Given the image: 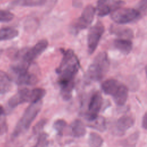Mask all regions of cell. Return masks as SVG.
Instances as JSON below:
<instances>
[{
    "label": "cell",
    "instance_id": "obj_12",
    "mask_svg": "<svg viewBox=\"0 0 147 147\" xmlns=\"http://www.w3.org/2000/svg\"><path fill=\"white\" fill-rule=\"evenodd\" d=\"M128 88L124 84H120L119 87L112 96L114 102L118 106H123L128 98Z\"/></svg>",
    "mask_w": 147,
    "mask_h": 147
},
{
    "label": "cell",
    "instance_id": "obj_19",
    "mask_svg": "<svg viewBox=\"0 0 147 147\" xmlns=\"http://www.w3.org/2000/svg\"><path fill=\"white\" fill-rule=\"evenodd\" d=\"M87 126L99 131H104L106 129V122L102 116L98 115L95 118L87 121Z\"/></svg>",
    "mask_w": 147,
    "mask_h": 147
},
{
    "label": "cell",
    "instance_id": "obj_30",
    "mask_svg": "<svg viewBox=\"0 0 147 147\" xmlns=\"http://www.w3.org/2000/svg\"><path fill=\"white\" fill-rule=\"evenodd\" d=\"M141 14H145L146 10V0H141L138 4V9H137Z\"/></svg>",
    "mask_w": 147,
    "mask_h": 147
},
{
    "label": "cell",
    "instance_id": "obj_9",
    "mask_svg": "<svg viewBox=\"0 0 147 147\" xmlns=\"http://www.w3.org/2000/svg\"><path fill=\"white\" fill-rule=\"evenodd\" d=\"M30 90L24 88L20 90L17 93L13 95L8 100V106L10 109H14L25 102H29Z\"/></svg>",
    "mask_w": 147,
    "mask_h": 147
},
{
    "label": "cell",
    "instance_id": "obj_15",
    "mask_svg": "<svg viewBox=\"0 0 147 147\" xmlns=\"http://www.w3.org/2000/svg\"><path fill=\"white\" fill-rule=\"evenodd\" d=\"M69 129L72 136L76 138L84 136L86 133L85 125L81 120L79 119L74 120L71 123Z\"/></svg>",
    "mask_w": 147,
    "mask_h": 147
},
{
    "label": "cell",
    "instance_id": "obj_25",
    "mask_svg": "<svg viewBox=\"0 0 147 147\" xmlns=\"http://www.w3.org/2000/svg\"><path fill=\"white\" fill-rule=\"evenodd\" d=\"M48 135L46 133L42 132L38 136L37 142L32 147H48Z\"/></svg>",
    "mask_w": 147,
    "mask_h": 147
},
{
    "label": "cell",
    "instance_id": "obj_8",
    "mask_svg": "<svg viewBox=\"0 0 147 147\" xmlns=\"http://www.w3.org/2000/svg\"><path fill=\"white\" fill-rule=\"evenodd\" d=\"M102 105V96L100 92L97 91L92 95L86 114L87 121L92 119L98 115Z\"/></svg>",
    "mask_w": 147,
    "mask_h": 147
},
{
    "label": "cell",
    "instance_id": "obj_4",
    "mask_svg": "<svg viewBox=\"0 0 147 147\" xmlns=\"http://www.w3.org/2000/svg\"><path fill=\"white\" fill-rule=\"evenodd\" d=\"M48 45V42L47 40H41L31 48L17 52L14 56V58L17 60H22L31 64L33 60L45 51Z\"/></svg>",
    "mask_w": 147,
    "mask_h": 147
},
{
    "label": "cell",
    "instance_id": "obj_11",
    "mask_svg": "<svg viewBox=\"0 0 147 147\" xmlns=\"http://www.w3.org/2000/svg\"><path fill=\"white\" fill-rule=\"evenodd\" d=\"M38 81L37 75L28 71L16 75V82L18 85L33 86Z\"/></svg>",
    "mask_w": 147,
    "mask_h": 147
},
{
    "label": "cell",
    "instance_id": "obj_5",
    "mask_svg": "<svg viewBox=\"0 0 147 147\" xmlns=\"http://www.w3.org/2000/svg\"><path fill=\"white\" fill-rule=\"evenodd\" d=\"M141 16L137 9L132 8H116L111 13V20L118 24H125L133 22Z\"/></svg>",
    "mask_w": 147,
    "mask_h": 147
},
{
    "label": "cell",
    "instance_id": "obj_10",
    "mask_svg": "<svg viewBox=\"0 0 147 147\" xmlns=\"http://www.w3.org/2000/svg\"><path fill=\"white\" fill-rule=\"evenodd\" d=\"M134 122V117L129 115H124L117 121L115 130L120 135L123 134L128 129L133 126Z\"/></svg>",
    "mask_w": 147,
    "mask_h": 147
},
{
    "label": "cell",
    "instance_id": "obj_14",
    "mask_svg": "<svg viewBox=\"0 0 147 147\" xmlns=\"http://www.w3.org/2000/svg\"><path fill=\"white\" fill-rule=\"evenodd\" d=\"M113 45L115 49L124 55H128L132 50L133 44L130 40L117 38L114 40Z\"/></svg>",
    "mask_w": 147,
    "mask_h": 147
},
{
    "label": "cell",
    "instance_id": "obj_29",
    "mask_svg": "<svg viewBox=\"0 0 147 147\" xmlns=\"http://www.w3.org/2000/svg\"><path fill=\"white\" fill-rule=\"evenodd\" d=\"M47 122V120L46 119H40L33 127V132L34 134H40V132L43 130L45 125Z\"/></svg>",
    "mask_w": 147,
    "mask_h": 147
},
{
    "label": "cell",
    "instance_id": "obj_3",
    "mask_svg": "<svg viewBox=\"0 0 147 147\" xmlns=\"http://www.w3.org/2000/svg\"><path fill=\"white\" fill-rule=\"evenodd\" d=\"M110 68V60L106 52H99L94 59L87 71V78L92 82L102 80Z\"/></svg>",
    "mask_w": 147,
    "mask_h": 147
},
{
    "label": "cell",
    "instance_id": "obj_33",
    "mask_svg": "<svg viewBox=\"0 0 147 147\" xmlns=\"http://www.w3.org/2000/svg\"><path fill=\"white\" fill-rule=\"evenodd\" d=\"M2 52H3V50H2V49H0V56H1V55H2Z\"/></svg>",
    "mask_w": 147,
    "mask_h": 147
},
{
    "label": "cell",
    "instance_id": "obj_7",
    "mask_svg": "<svg viewBox=\"0 0 147 147\" xmlns=\"http://www.w3.org/2000/svg\"><path fill=\"white\" fill-rule=\"evenodd\" d=\"M104 32L105 26L100 21H98L89 29L87 34V47L88 52L90 55L95 52Z\"/></svg>",
    "mask_w": 147,
    "mask_h": 147
},
{
    "label": "cell",
    "instance_id": "obj_17",
    "mask_svg": "<svg viewBox=\"0 0 147 147\" xmlns=\"http://www.w3.org/2000/svg\"><path fill=\"white\" fill-rule=\"evenodd\" d=\"M120 84L121 83L115 79H109L102 83L101 87L105 94L113 96Z\"/></svg>",
    "mask_w": 147,
    "mask_h": 147
},
{
    "label": "cell",
    "instance_id": "obj_13",
    "mask_svg": "<svg viewBox=\"0 0 147 147\" xmlns=\"http://www.w3.org/2000/svg\"><path fill=\"white\" fill-rule=\"evenodd\" d=\"M110 32L121 38L130 40L133 37V30L127 27L111 25L110 28Z\"/></svg>",
    "mask_w": 147,
    "mask_h": 147
},
{
    "label": "cell",
    "instance_id": "obj_31",
    "mask_svg": "<svg viewBox=\"0 0 147 147\" xmlns=\"http://www.w3.org/2000/svg\"><path fill=\"white\" fill-rule=\"evenodd\" d=\"M142 127L144 129H146L147 127V116H146V113H145L143 116L142 118Z\"/></svg>",
    "mask_w": 147,
    "mask_h": 147
},
{
    "label": "cell",
    "instance_id": "obj_28",
    "mask_svg": "<svg viewBox=\"0 0 147 147\" xmlns=\"http://www.w3.org/2000/svg\"><path fill=\"white\" fill-rule=\"evenodd\" d=\"M14 16L8 10L0 9V22H8L11 21Z\"/></svg>",
    "mask_w": 147,
    "mask_h": 147
},
{
    "label": "cell",
    "instance_id": "obj_24",
    "mask_svg": "<svg viewBox=\"0 0 147 147\" xmlns=\"http://www.w3.org/2000/svg\"><path fill=\"white\" fill-rule=\"evenodd\" d=\"M46 0H17L18 5L26 7L40 6L45 5Z\"/></svg>",
    "mask_w": 147,
    "mask_h": 147
},
{
    "label": "cell",
    "instance_id": "obj_27",
    "mask_svg": "<svg viewBox=\"0 0 147 147\" xmlns=\"http://www.w3.org/2000/svg\"><path fill=\"white\" fill-rule=\"evenodd\" d=\"M139 137V133L135 132L130 135L126 140H125L123 144L124 147H134L137 140Z\"/></svg>",
    "mask_w": 147,
    "mask_h": 147
},
{
    "label": "cell",
    "instance_id": "obj_6",
    "mask_svg": "<svg viewBox=\"0 0 147 147\" xmlns=\"http://www.w3.org/2000/svg\"><path fill=\"white\" fill-rule=\"evenodd\" d=\"M96 12L95 8L91 5L87 6L80 16L71 26V31L74 34H78L80 31L87 28L93 21Z\"/></svg>",
    "mask_w": 147,
    "mask_h": 147
},
{
    "label": "cell",
    "instance_id": "obj_23",
    "mask_svg": "<svg viewBox=\"0 0 147 147\" xmlns=\"http://www.w3.org/2000/svg\"><path fill=\"white\" fill-rule=\"evenodd\" d=\"M8 130V126L6 120V115L4 108L0 105V135L6 133Z\"/></svg>",
    "mask_w": 147,
    "mask_h": 147
},
{
    "label": "cell",
    "instance_id": "obj_1",
    "mask_svg": "<svg viewBox=\"0 0 147 147\" xmlns=\"http://www.w3.org/2000/svg\"><path fill=\"white\" fill-rule=\"evenodd\" d=\"M63 58L56 71L59 74L58 83L63 98L69 100L72 96L74 80L80 68V63L74 52L70 49H60Z\"/></svg>",
    "mask_w": 147,
    "mask_h": 147
},
{
    "label": "cell",
    "instance_id": "obj_16",
    "mask_svg": "<svg viewBox=\"0 0 147 147\" xmlns=\"http://www.w3.org/2000/svg\"><path fill=\"white\" fill-rule=\"evenodd\" d=\"M115 6L118 5L111 3L110 0H98L96 10L99 17H105L110 14Z\"/></svg>",
    "mask_w": 147,
    "mask_h": 147
},
{
    "label": "cell",
    "instance_id": "obj_20",
    "mask_svg": "<svg viewBox=\"0 0 147 147\" xmlns=\"http://www.w3.org/2000/svg\"><path fill=\"white\" fill-rule=\"evenodd\" d=\"M18 35V32L16 29L6 27L0 29V41L11 40Z\"/></svg>",
    "mask_w": 147,
    "mask_h": 147
},
{
    "label": "cell",
    "instance_id": "obj_22",
    "mask_svg": "<svg viewBox=\"0 0 147 147\" xmlns=\"http://www.w3.org/2000/svg\"><path fill=\"white\" fill-rule=\"evenodd\" d=\"M88 142L90 147H101L103 143V140L99 134L91 132L89 134Z\"/></svg>",
    "mask_w": 147,
    "mask_h": 147
},
{
    "label": "cell",
    "instance_id": "obj_32",
    "mask_svg": "<svg viewBox=\"0 0 147 147\" xmlns=\"http://www.w3.org/2000/svg\"><path fill=\"white\" fill-rule=\"evenodd\" d=\"M46 1H47V0H46ZM57 1V0H48V1H49V4L51 5H53V4L55 3V1Z\"/></svg>",
    "mask_w": 147,
    "mask_h": 147
},
{
    "label": "cell",
    "instance_id": "obj_2",
    "mask_svg": "<svg viewBox=\"0 0 147 147\" xmlns=\"http://www.w3.org/2000/svg\"><path fill=\"white\" fill-rule=\"evenodd\" d=\"M42 106L41 101L31 103L24 111L22 117L17 122L12 134L10 141L17 139L21 134L25 133L29 129L32 123L40 113Z\"/></svg>",
    "mask_w": 147,
    "mask_h": 147
},
{
    "label": "cell",
    "instance_id": "obj_18",
    "mask_svg": "<svg viewBox=\"0 0 147 147\" xmlns=\"http://www.w3.org/2000/svg\"><path fill=\"white\" fill-rule=\"evenodd\" d=\"M11 87V79L3 71L0 69V94L8 92Z\"/></svg>",
    "mask_w": 147,
    "mask_h": 147
},
{
    "label": "cell",
    "instance_id": "obj_21",
    "mask_svg": "<svg viewBox=\"0 0 147 147\" xmlns=\"http://www.w3.org/2000/svg\"><path fill=\"white\" fill-rule=\"evenodd\" d=\"M46 91L44 88H36L30 90L29 102L36 103L41 100V99L45 96Z\"/></svg>",
    "mask_w": 147,
    "mask_h": 147
},
{
    "label": "cell",
    "instance_id": "obj_26",
    "mask_svg": "<svg viewBox=\"0 0 147 147\" xmlns=\"http://www.w3.org/2000/svg\"><path fill=\"white\" fill-rule=\"evenodd\" d=\"M67 122L64 119H59L55 121L53 126L55 130L57 131V134L60 136H62L65 128L67 126Z\"/></svg>",
    "mask_w": 147,
    "mask_h": 147
}]
</instances>
